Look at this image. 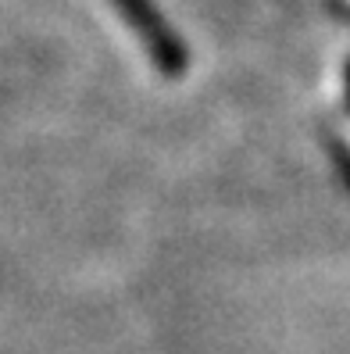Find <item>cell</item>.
<instances>
[{
    "label": "cell",
    "mask_w": 350,
    "mask_h": 354,
    "mask_svg": "<svg viewBox=\"0 0 350 354\" xmlns=\"http://www.w3.org/2000/svg\"><path fill=\"white\" fill-rule=\"evenodd\" d=\"M347 140H350V129H347Z\"/></svg>",
    "instance_id": "2"
},
{
    "label": "cell",
    "mask_w": 350,
    "mask_h": 354,
    "mask_svg": "<svg viewBox=\"0 0 350 354\" xmlns=\"http://www.w3.org/2000/svg\"><path fill=\"white\" fill-rule=\"evenodd\" d=\"M111 4L118 8L121 18H126V26L139 36V44L147 47L150 61L161 72L175 75V72L186 68V47H182L179 39L164 29L161 15L147 4V0H111Z\"/></svg>",
    "instance_id": "1"
}]
</instances>
